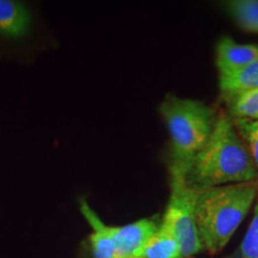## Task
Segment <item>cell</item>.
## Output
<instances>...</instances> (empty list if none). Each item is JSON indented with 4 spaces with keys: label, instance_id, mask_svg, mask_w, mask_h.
Returning a JSON list of instances; mask_svg holds the SVG:
<instances>
[{
    "label": "cell",
    "instance_id": "cell-14",
    "mask_svg": "<svg viewBox=\"0 0 258 258\" xmlns=\"http://www.w3.org/2000/svg\"><path fill=\"white\" fill-rule=\"evenodd\" d=\"M257 194H258V192H257Z\"/></svg>",
    "mask_w": 258,
    "mask_h": 258
},
{
    "label": "cell",
    "instance_id": "cell-13",
    "mask_svg": "<svg viewBox=\"0 0 258 258\" xmlns=\"http://www.w3.org/2000/svg\"><path fill=\"white\" fill-rule=\"evenodd\" d=\"M234 127L238 128L249 144V152L258 169V120H235Z\"/></svg>",
    "mask_w": 258,
    "mask_h": 258
},
{
    "label": "cell",
    "instance_id": "cell-10",
    "mask_svg": "<svg viewBox=\"0 0 258 258\" xmlns=\"http://www.w3.org/2000/svg\"><path fill=\"white\" fill-rule=\"evenodd\" d=\"M227 8L244 30L258 32V0H234Z\"/></svg>",
    "mask_w": 258,
    "mask_h": 258
},
{
    "label": "cell",
    "instance_id": "cell-11",
    "mask_svg": "<svg viewBox=\"0 0 258 258\" xmlns=\"http://www.w3.org/2000/svg\"><path fill=\"white\" fill-rule=\"evenodd\" d=\"M227 101L235 120H258V89L241 92Z\"/></svg>",
    "mask_w": 258,
    "mask_h": 258
},
{
    "label": "cell",
    "instance_id": "cell-9",
    "mask_svg": "<svg viewBox=\"0 0 258 258\" xmlns=\"http://www.w3.org/2000/svg\"><path fill=\"white\" fill-rule=\"evenodd\" d=\"M146 258H183L178 241L166 228H158L145 247Z\"/></svg>",
    "mask_w": 258,
    "mask_h": 258
},
{
    "label": "cell",
    "instance_id": "cell-4",
    "mask_svg": "<svg viewBox=\"0 0 258 258\" xmlns=\"http://www.w3.org/2000/svg\"><path fill=\"white\" fill-rule=\"evenodd\" d=\"M188 169L171 164V195L164 213L161 227L166 228L178 241L183 258L205 250L195 220V205L200 190L186 182Z\"/></svg>",
    "mask_w": 258,
    "mask_h": 258
},
{
    "label": "cell",
    "instance_id": "cell-7",
    "mask_svg": "<svg viewBox=\"0 0 258 258\" xmlns=\"http://www.w3.org/2000/svg\"><path fill=\"white\" fill-rule=\"evenodd\" d=\"M30 28V15L24 5L0 0V32L10 37L24 36Z\"/></svg>",
    "mask_w": 258,
    "mask_h": 258
},
{
    "label": "cell",
    "instance_id": "cell-1",
    "mask_svg": "<svg viewBox=\"0 0 258 258\" xmlns=\"http://www.w3.org/2000/svg\"><path fill=\"white\" fill-rule=\"evenodd\" d=\"M257 177L256 164L238 137L233 122L221 115L215 121L207 144L192 158L186 182L194 189L203 190L252 182Z\"/></svg>",
    "mask_w": 258,
    "mask_h": 258
},
{
    "label": "cell",
    "instance_id": "cell-8",
    "mask_svg": "<svg viewBox=\"0 0 258 258\" xmlns=\"http://www.w3.org/2000/svg\"><path fill=\"white\" fill-rule=\"evenodd\" d=\"M219 85L226 99H230L241 92L258 89V61L231 76L220 77Z\"/></svg>",
    "mask_w": 258,
    "mask_h": 258
},
{
    "label": "cell",
    "instance_id": "cell-5",
    "mask_svg": "<svg viewBox=\"0 0 258 258\" xmlns=\"http://www.w3.org/2000/svg\"><path fill=\"white\" fill-rule=\"evenodd\" d=\"M258 61V46L237 43L225 36L217 44V66L220 77L231 76Z\"/></svg>",
    "mask_w": 258,
    "mask_h": 258
},
{
    "label": "cell",
    "instance_id": "cell-6",
    "mask_svg": "<svg viewBox=\"0 0 258 258\" xmlns=\"http://www.w3.org/2000/svg\"><path fill=\"white\" fill-rule=\"evenodd\" d=\"M83 215L92 227V233L90 235V243L93 258H117L116 256V245L114 237L111 234L110 226L103 224L98 215L89 207L85 201L80 205Z\"/></svg>",
    "mask_w": 258,
    "mask_h": 258
},
{
    "label": "cell",
    "instance_id": "cell-12",
    "mask_svg": "<svg viewBox=\"0 0 258 258\" xmlns=\"http://www.w3.org/2000/svg\"><path fill=\"white\" fill-rule=\"evenodd\" d=\"M230 258H258V205L240 246Z\"/></svg>",
    "mask_w": 258,
    "mask_h": 258
},
{
    "label": "cell",
    "instance_id": "cell-3",
    "mask_svg": "<svg viewBox=\"0 0 258 258\" xmlns=\"http://www.w3.org/2000/svg\"><path fill=\"white\" fill-rule=\"evenodd\" d=\"M160 114L172 143V163L185 167L207 144L214 129L215 118L211 108L195 99L169 96L161 103Z\"/></svg>",
    "mask_w": 258,
    "mask_h": 258
},
{
    "label": "cell",
    "instance_id": "cell-2",
    "mask_svg": "<svg viewBox=\"0 0 258 258\" xmlns=\"http://www.w3.org/2000/svg\"><path fill=\"white\" fill-rule=\"evenodd\" d=\"M258 180L200 190L195 220L200 239L211 254L224 250L256 199Z\"/></svg>",
    "mask_w": 258,
    "mask_h": 258
}]
</instances>
